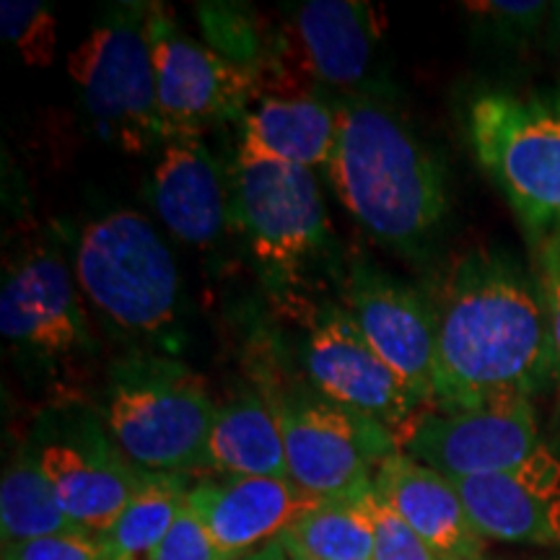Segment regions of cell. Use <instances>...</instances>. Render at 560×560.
Wrapping results in <instances>:
<instances>
[{"instance_id":"cell-27","label":"cell","mask_w":560,"mask_h":560,"mask_svg":"<svg viewBox=\"0 0 560 560\" xmlns=\"http://www.w3.org/2000/svg\"><path fill=\"white\" fill-rule=\"evenodd\" d=\"M361 503L374 527V560H444L420 540L374 488L363 495Z\"/></svg>"},{"instance_id":"cell-9","label":"cell","mask_w":560,"mask_h":560,"mask_svg":"<svg viewBox=\"0 0 560 560\" xmlns=\"http://www.w3.org/2000/svg\"><path fill=\"white\" fill-rule=\"evenodd\" d=\"M276 408L291 480L325 501H359L374 488L400 439L376 418L346 408L317 389L296 392Z\"/></svg>"},{"instance_id":"cell-6","label":"cell","mask_w":560,"mask_h":560,"mask_svg":"<svg viewBox=\"0 0 560 560\" xmlns=\"http://www.w3.org/2000/svg\"><path fill=\"white\" fill-rule=\"evenodd\" d=\"M475 159L520 215L529 242L560 229V91H490L472 102Z\"/></svg>"},{"instance_id":"cell-10","label":"cell","mask_w":560,"mask_h":560,"mask_svg":"<svg viewBox=\"0 0 560 560\" xmlns=\"http://www.w3.org/2000/svg\"><path fill=\"white\" fill-rule=\"evenodd\" d=\"M156 100L164 143L172 138L202 136L215 125L244 120L257 96L255 75L198 39L187 37L161 3L145 11Z\"/></svg>"},{"instance_id":"cell-26","label":"cell","mask_w":560,"mask_h":560,"mask_svg":"<svg viewBox=\"0 0 560 560\" xmlns=\"http://www.w3.org/2000/svg\"><path fill=\"white\" fill-rule=\"evenodd\" d=\"M548 3L540 0H470L465 3L467 16L486 32L490 39L503 45H520L540 30L542 19L548 16Z\"/></svg>"},{"instance_id":"cell-18","label":"cell","mask_w":560,"mask_h":560,"mask_svg":"<svg viewBox=\"0 0 560 560\" xmlns=\"http://www.w3.org/2000/svg\"><path fill=\"white\" fill-rule=\"evenodd\" d=\"M374 490L439 558L482 560L486 537L450 478L397 452L376 470Z\"/></svg>"},{"instance_id":"cell-24","label":"cell","mask_w":560,"mask_h":560,"mask_svg":"<svg viewBox=\"0 0 560 560\" xmlns=\"http://www.w3.org/2000/svg\"><path fill=\"white\" fill-rule=\"evenodd\" d=\"M285 548L310 560H374V527L359 501H325L283 535Z\"/></svg>"},{"instance_id":"cell-20","label":"cell","mask_w":560,"mask_h":560,"mask_svg":"<svg viewBox=\"0 0 560 560\" xmlns=\"http://www.w3.org/2000/svg\"><path fill=\"white\" fill-rule=\"evenodd\" d=\"M338 107L319 96H262L242 120L236 156L317 170L330 161Z\"/></svg>"},{"instance_id":"cell-15","label":"cell","mask_w":560,"mask_h":560,"mask_svg":"<svg viewBox=\"0 0 560 560\" xmlns=\"http://www.w3.org/2000/svg\"><path fill=\"white\" fill-rule=\"evenodd\" d=\"M310 490L291 478H219L198 480L187 490L192 511L226 558H240L283 537L301 516L322 506Z\"/></svg>"},{"instance_id":"cell-28","label":"cell","mask_w":560,"mask_h":560,"mask_svg":"<svg viewBox=\"0 0 560 560\" xmlns=\"http://www.w3.org/2000/svg\"><path fill=\"white\" fill-rule=\"evenodd\" d=\"M532 247H535V283L550 335L552 384L560 389V229L542 236Z\"/></svg>"},{"instance_id":"cell-32","label":"cell","mask_w":560,"mask_h":560,"mask_svg":"<svg viewBox=\"0 0 560 560\" xmlns=\"http://www.w3.org/2000/svg\"><path fill=\"white\" fill-rule=\"evenodd\" d=\"M552 21H556V34H558V39H560V3L552 5Z\"/></svg>"},{"instance_id":"cell-25","label":"cell","mask_w":560,"mask_h":560,"mask_svg":"<svg viewBox=\"0 0 560 560\" xmlns=\"http://www.w3.org/2000/svg\"><path fill=\"white\" fill-rule=\"evenodd\" d=\"M3 42L19 52L30 68H50L58 50V19L39 0H3L0 3Z\"/></svg>"},{"instance_id":"cell-19","label":"cell","mask_w":560,"mask_h":560,"mask_svg":"<svg viewBox=\"0 0 560 560\" xmlns=\"http://www.w3.org/2000/svg\"><path fill=\"white\" fill-rule=\"evenodd\" d=\"M374 5L359 0H310L293 13L289 42L314 81L353 89L369 75L380 42Z\"/></svg>"},{"instance_id":"cell-17","label":"cell","mask_w":560,"mask_h":560,"mask_svg":"<svg viewBox=\"0 0 560 560\" xmlns=\"http://www.w3.org/2000/svg\"><path fill=\"white\" fill-rule=\"evenodd\" d=\"M153 206L161 223L179 242L195 247L221 242L234 208L219 161L206 140L198 136L166 140L153 170Z\"/></svg>"},{"instance_id":"cell-2","label":"cell","mask_w":560,"mask_h":560,"mask_svg":"<svg viewBox=\"0 0 560 560\" xmlns=\"http://www.w3.org/2000/svg\"><path fill=\"white\" fill-rule=\"evenodd\" d=\"M325 170L348 213L400 255L429 247L450 210L441 159L384 102L355 96L340 104Z\"/></svg>"},{"instance_id":"cell-22","label":"cell","mask_w":560,"mask_h":560,"mask_svg":"<svg viewBox=\"0 0 560 560\" xmlns=\"http://www.w3.org/2000/svg\"><path fill=\"white\" fill-rule=\"evenodd\" d=\"M81 529L60 506L52 482L42 472L34 450H24L5 467L0 482V537L3 545H16L37 537Z\"/></svg>"},{"instance_id":"cell-30","label":"cell","mask_w":560,"mask_h":560,"mask_svg":"<svg viewBox=\"0 0 560 560\" xmlns=\"http://www.w3.org/2000/svg\"><path fill=\"white\" fill-rule=\"evenodd\" d=\"M156 560H231L219 550L202 522L190 509H182L174 520L172 529L166 532L164 542L156 552Z\"/></svg>"},{"instance_id":"cell-3","label":"cell","mask_w":560,"mask_h":560,"mask_svg":"<svg viewBox=\"0 0 560 560\" xmlns=\"http://www.w3.org/2000/svg\"><path fill=\"white\" fill-rule=\"evenodd\" d=\"M75 280L94 312L130 350L177 355L187 342L182 278L156 226L138 210H112L83 226Z\"/></svg>"},{"instance_id":"cell-23","label":"cell","mask_w":560,"mask_h":560,"mask_svg":"<svg viewBox=\"0 0 560 560\" xmlns=\"http://www.w3.org/2000/svg\"><path fill=\"white\" fill-rule=\"evenodd\" d=\"M190 486L187 475H149L120 520L102 535L104 560H156Z\"/></svg>"},{"instance_id":"cell-4","label":"cell","mask_w":560,"mask_h":560,"mask_svg":"<svg viewBox=\"0 0 560 560\" xmlns=\"http://www.w3.org/2000/svg\"><path fill=\"white\" fill-rule=\"evenodd\" d=\"M219 405L172 355L128 350L112 361L102 420L125 459L149 475L208 470V439Z\"/></svg>"},{"instance_id":"cell-8","label":"cell","mask_w":560,"mask_h":560,"mask_svg":"<svg viewBox=\"0 0 560 560\" xmlns=\"http://www.w3.org/2000/svg\"><path fill=\"white\" fill-rule=\"evenodd\" d=\"M66 255L50 244L5 262L0 330L13 353L50 380L79 374L96 355L86 304Z\"/></svg>"},{"instance_id":"cell-21","label":"cell","mask_w":560,"mask_h":560,"mask_svg":"<svg viewBox=\"0 0 560 560\" xmlns=\"http://www.w3.org/2000/svg\"><path fill=\"white\" fill-rule=\"evenodd\" d=\"M208 470L234 478H291L276 408L260 395L219 405L210 425Z\"/></svg>"},{"instance_id":"cell-7","label":"cell","mask_w":560,"mask_h":560,"mask_svg":"<svg viewBox=\"0 0 560 560\" xmlns=\"http://www.w3.org/2000/svg\"><path fill=\"white\" fill-rule=\"evenodd\" d=\"M145 11L149 5L140 3L115 5L68 58V73L96 132L125 153L164 145Z\"/></svg>"},{"instance_id":"cell-16","label":"cell","mask_w":560,"mask_h":560,"mask_svg":"<svg viewBox=\"0 0 560 560\" xmlns=\"http://www.w3.org/2000/svg\"><path fill=\"white\" fill-rule=\"evenodd\" d=\"M452 482L486 540L560 545V459L545 446L514 470Z\"/></svg>"},{"instance_id":"cell-13","label":"cell","mask_w":560,"mask_h":560,"mask_svg":"<svg viewBox=\"0 0 560 560\" xmlns=\"http://www.w3.org/2000/svg\"><path fill=\"white\" fill-rule=\"evenodd\" d=\"M340 304L363 338L425 408L436 400V312L416 289L376 268L366 257L346 265Z\"/></svg>"},{"instance_id":"cell-29","label":"cell","mask_w":560,"mask_h":560,"mask_svg":"<svg viewBox=\"0 0 560 560\" xmlns=\"http://www.w3.org/2000/svg\"><path fill=\"white\" fill-rule=\"evenodd\" d=\"M3 560H104L100 535L62 532L16 545H3Z\"/></svg>"},{"instance_id":"cell-34","label":"cell","mask_w":560,"mask_h":560,"mask_svg":"<svg viewBox=\"0 0 560 560\" xmlns=\"http://www.w3.org/2000/svg\"><path fill=\"white\" fill-rule=\"evenodd\" d=\"M482 560H486V558H482Z\"/></svg>"},{"instance_id":"cell-12","label":"cell","mask_w":560,"mask_h":560,"mask_svg":"<svg viewBox=\"0 0 560 560\" xmlns=\"http://www.w3.org/2000/svg\"><path fill=\"white\" fill-rule=\"evenodd\" d=\"M304 366L319 395L376 418L397 439L429 410L371 348L342 304L327 301L314 310Z\"/></svg>"},{"instance_id":"cell-5","label":"cell","mask_w":560,"mask_h":560,"mask_svg":"<svg viewBox=\"0 0 560 560\" xmlns=\"http://www.w3.org/2000/svg\"><path fill=\"white\" fill-rule=\"evenodd\" d=\"M231 208L276 299H296L314 270L332 268L335 236L312 170L236 156Z\"/></svg>"},{"instance_id":"cell-11","label":"cell","mask_w":560,"mask_h":560,"mask_svg":"<svg viewBox=\"0 0 560 560\" xmlns=\"http://www.w3.org/2000/svg\"><path fill=\"white\" fill-rule=\"evenodd\" d=\"M66 514L91 535H104L140 493V472L112 441L104 420L75 410L42 420L32 444Z\"/></svg>"},{"instance_id":"cell-1","label":"cell","mask_w":560,"mask_h":560,"mask_svg":"<svg viewBox=\"0 0 560 560\" xmlns=\"http://www.w3.org/2000/svg\"><path fill=\"white\" fill-rule=\"evenodd\" d=\"M436 312L431 410L532 402L552 384V350L537 283L511 257L475 249L444 278Z\"/></svg>"},{"instance_id":"cell-14","label":"cell","mask_w":560,"mask_h":560,"mask_svg":"<svg viewBox=\"0 0 560 560\" xmlns=\"http://www.w3.org/2000/svg\"><path fill=\"white\" fill-rule=\"evenodd\" d=\"M542 450L532 402L482 410H423L400 452L450 480L506 472Z\"/></svg>"},{"instance_id":"cell-33","label":"cell","mask_w":560,"mask_h":560,"mask_svg":"<svg viewBox=\"0 0 560 560\" xmlns=\"http://www.w3.org/2000/svg\"><path fill=\"white\" fill-rule=\"evenodd\" d=\"M291 552V550H289ZM291 560H310V558H304V556H296V552H291Z\"/></svg>"},{"instance_id":"cell-31","label":"cell","mask_w":560,"mask_h":560,"mask_svg":"<svg viewBox=\"0 0 560 560\" xmlns=\"http://www.w3.org/2000/svg\"><path fill=\"white\" fill-rule=\"evenodd\" d=\"M234 560H291V552H289V548H285L283 537H278V540L262 545V548H257L252 552H244V556L234 558Z\"/></svg>"}]
</instances>
